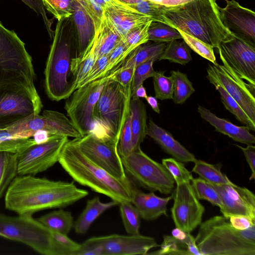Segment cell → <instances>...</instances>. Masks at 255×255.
<instances>
[{
    "mask_svg": "<svg viewBox=\"0 0 255 255\" xmlns=\"http://www.w3.org/2000/svg\"><path fill=\"white\" fill-rule=\"evenodd\" d=\"M88 194L73 182L19 175L6 191L4 204L6 209L18 215H32L43 210L67 207Z\"/></svg>",
    "mask_w": 255,
    "mask_h": 255,
    "instance_id": "obj_1",
    "label": "cell"
},
{
    "mask_svg": "<svg viewBox=\"0 0 255 255\" xmlns=\"http://www.w3.org/2000/svg\"><path fill=\"white\" fill-rule=\"evenodd\" d=\"M58 162L76 182L119 204L131 202L134 184L128 178L118 179L88 158L72 140L64 146Z\"/></svg>",
    "mask_w": 255,
    "mask_h": 255,
    "instance_id": "obj_2",
    "label": "cell"
},
{
    "mask_svg": "<svg viewBox=\"0 0 255 255\" xmlns=\"http://www.w3.org/2000/svg\"><path fill=\"white\" fill-rule=\"evenodd\" d=\"M216 0H193L184 4L166 7L168 24L192 35L213 48L234 36L225 27Z\"/></svg>",
    "mask_w": 255,
    "mask_h": 255,
    "instance_id": "obj_3",
    "label": "cell"
},
{
    "mask_svg": "<svg viewBox=\"0 0 255 255\" xmlns=\"http://www.w3.org/2000/svg\"><path fill=\"white\" fill-rule=\"evenodd\" d=\"M195 241L201 255H255V225L240 230L215 216L200 224Z\"/></svg>",
    "mask_w": 255,
    "mask_h": 255,
    "instance_id": "obj_4",
    "label": "cell"
},
{
    "mask_svg": "<svg viewBox=\"0 0 255 255\" xmlns=\"http://www.w3.org/2000/svg\"><path fill=\"white\" fill-rule=\"evenodd\" d=\"M34 78L32 58L24 43L0 20V86L20 88L35 101L42 102L34 86Z\"/></svg>",
    "mask_w": 255,
    "mask_h": 255,
    "instance_id": "obj_5",
    "label": "cell"
},
{
    "mask_svg": "<svg viewBox=\"0 0 255 255\" xmlns=\"http://www.w3.org/2000/svg\"><path fill=\"white\" fill-rule=\"evenodd\" d=\"M60 23H57L44 70L45 92L55 101L67 99L75 90L71 66L72 59L78 56L71 42L61 34Z\"/></svg>",
    "mask_w": 255,
    "mask_h": 255,
    "instance_id": "obj_6",
    "label": "cell"
},
{
    "mask_svg": "<svg viewBox=\"0 0 255 255\" xmlns=\"http://www.w3.org/2000/svg\"><path fill=\"white\" fill-rule=\"evenodd\" d=\"M131 99V86L124 87L110 78L95 107L94 122L102 128L105 135L117 142L127 119L130 114Z\"/></svg>",
    "mask_w": 255,
    "mask_h": 255,
    "instance_id": "obj_7",
    "label": "cell"
},
{
    "mask_svg": "<svg viewBox=\"0 0 255 255\" xmlns=\"http://www.w3.org/2000/svg\"><path fill=\"white\" fill-rule=\"evenodd\" d=\"M0 236L22 243L42 255H60L54 232L32 215L9 216L0 213Z\"/></svg>",
    "mask_w": 255,
    "mask_h": 255,
    "instance_id": "obj_8",
    "label": "cell"
},
{
    "mask_svg": "<svg viewBox=\"0 0 255 255\" xmlns=\"http://www.w3.org/2000/svg\"><path fill=\"white\" fill-rule=\"evenodd\" d=\"M126 174L139 186L151 191L168 195L174 189L175 181L166 169L146 155L140 147L121 157Z\"/></svg>",
    "mask_w": 255,
    "mask_h": 255,
    "instance_id": "obj_9",
    "label": "cell"
},
{
    "mask_svg": "<svg viewBox=\"0 0 255 255\" xmlns=\"http://www.w3.org/2000/svg\"><path fill=\"white\" fill-rule=\"evenodd\" d=\"M73 141L88 158L112 176L119 179L128 178L118 151V142L92 130Z\"/></svg>",
    "mask_w": 255,
    "mask_h": 255,
    "instance_id": "obj_10",
    "label": "cell"
},
{
    "mask_svg": "<svg viewBox=\"0 0 255 255\" xmlns=\"http://www.w3.org/2000/svg\"><path fill=\"white\" fill-rule=\"evenodd\" d=\"M110 78L107 76L78 88L65 102L64 108L67 116L82 136L91 130L95 107Z\"/></svg>",
    "mask_w": 255,
    "mask_h": 255,
    "instance_id": "obj_11",
    "label": "cell"
},
{
    "mask_svg": "<svg viewBox=\"0 0 255 255\" xmlns=\"http://www.w3.org/2000/svg\"><path fill=\"white\" fill-rule=\"evenodd\" d=\"M219 56L223 65L209 64L207 79L215 87L224 88L255 123V88L241 78L225 59Z\"/></svg>",
    "mask_w": 255,
    "mask_h": 255,
    "instance_id": "obj_12",
    "label": "cell"
},
{
    "mask_svg": "<svg viewBox=\"0 0 255 255\" xmlns=\"http://www.w3.org/2000/svg\"><path fill=\"white\" fill-rule=\"evenodd\" d=\"M5 129L22 138L32 137L38 130L68 137L76 138L82 136L73 123L64 114L48 110H44L42 115H31Z\"/></svg>",
    "mask_w": 255,
    "mask_h": 255,
    "instance_id": "obj_13",
    "label": "cell"
},
{
    "mask_svg": "<svg viewBox=\"0 0 255 255\" xmlns=\"http://www.w3.org/2000/svg\"><path fill=\"white\" fill-rule=\"evenodd\" d=\"M42 102L26 91L13 86H0V129L6 128L33 115L39 114Z\"/></svg>",
    "mask_w": 255,
    "mask_h": 255,
    "instance_id": "obj_14",
    "label": "cell"
},
{
    "mask_svg": "<svg viewBox=\"0 0 255 255\" xmlns=\"http://www.w3.org/2000/svg\"><path fill=\"white\" fill-rule=\"evenodd\" d=\"M68 140L67 136L54 135L45 143L30 146L18 155L17 174L34 175L47 170L58 162Z\"/></svg>",
    "mask_w": 255,
    "mask_h": 255,
    "instance_id": "obj_15",
    "label": "cell"
},
{
    "mask_svg": "<svg viewBox=\"0 0 255 255\" xmlns=\"http://www.w3.org/2000/svg\"><path fill=\"white\" fill-rule=\"evenodd\" d=\"M159 246L153 238L140 234H112L92 237L80 244L79 250L99 247L103 250V255H146L149 250Z\"/></svg>",
    "mask_w": 255,
    "mask_h": 255,
    "instance_id": "obj_16",
    "label": "cell"
},
{
    "mask_svg": "<svg viewBox=\"0 0 255 255\" xmlns=\"http://www.w3.org/2000/svg\"><path fill=\"white\" fill-rule=\"evenodd\" d=\"M171 216L176 228L190 233L202 222L205 208L197 197L191 181L177 184Z\"/></svg>",
    "mask_w": 255,
    "mask_h": 255,
    "instance_id": "obj_17",
    "label": "cell"
},
{
    "mask_svg": "<svg viewBox=\"0 0 255 255\" xmlns=\"http://www.w3.org/2000/svg\"><path fill=\"white\" fill-rule=\"evenodd\" d=\"M217 49L237 75L255 88V46L234 36L221 42Z\"/></svg>",
    "mask_w": 255,
    "mask_h": 255,
    "instance_id": "obj_18",
    "label": "cell"
},
{
    "mask_svg": "<svg viewBox=\"0 0 255 255\" xmlns=\"http://www.w3.org/2000/svg\"><path fill=\"white\" fill-rule=\"evenodd\" d=\"M211 184L221 198L222 206L220 209L225 218L228 219L233 215H243L255 219V196L249 189L233 182Z\"/></svg>",
    "mask_w": 255,
    "mask_h": 255,
    "instance_id": "obj_19",
    "label": "cell"
},
{
    "mask_svg": "<svg viewBox=\"0 0 255 255\" xmlns=\"http://www.w3.org/2000/svg\"><path fill=\"white\" fill-rule=\"evenodd\" d=\"M225 7H219L225 27L235 36L255 46V12L235 0H225Z\"/></svg>",
    "mask_w": 255,
    "mask_h": 255,
    "instance_id": "obj_20",
    "label": "cell"
},
{
    "mask_svg": "<svg viewBox=\"0 0 255 255\" xmlns=\"http://www.w3.org/2000/svg\"><path fill=\"white\" fill-rule=\"evenodd\" d=\"M172 199V195L162 198L155 195L153 191L143 192L138 189L134 184L131 202L137 210L141 218L151 221L162 215L167 216V205Z\"/></svg>",
    "mask_w": 255,
    "mask_h": 255,
    "instance_id": "obj_21",
    "label": "cell"
},
{
    "mask_svg": "<svg viewBox=\"0 0 255 255\" xmlns=\"http://www.w3.org/2000/svg\"><path fill=\"white\" fill-rule=\"evenodd\" d=\"M147 135L152 138L167 153L181 162H194V155L176 140L166 129L157 126L152 120L147 125Z\"/></svg>",
    "mask_w": 255,
    "mask_h": 255,
    "instance_id": "obj_22",
    "label": "cell"
},
{
    "mask_svg": "<svg viewBox=\"0 0 255 255\" xmlns=\"http://www.w3.org/2000/svg\"><path fill=\"white\" fill-rule=\"evenodd\" d=\"M171 236H163V241L159 250L148 254L162 255H201L195 238L190 234L176 228L172 230Z\"/></svg>",
    "mask_w": 255,
    "mask_h": 255,
    "instance_id": "obj_23",
    "label": "cell"
},
{
    "mask_svg": "<svg viewBox=\"0 0 255 255\" xmlns=\"http://www.w3.org/2000/svg\"><path fill=\"white\" fill-rule=\"evenodd\" d=\"M198 112L201 118L208 122L217 131L228 135L236 141L247 144L255 143V137L246 126H238L225 119L219 118L209 110L198 106Z\"/></svg>",
    "mask_w": 255,
    "mask_h": 255,
    "instance_id": "obj_24",
    "label": "cell"
},
{
    "mask_svg": "<svg viewBox=\"0 0 255 255\" xmlns=\"http://www.w3.org/2000/svg\"><path fill=\"white\" fill-rule=\"evenodd\" d=\"M95 32L97 33V40L95 61L102 56L108 55L123 40L112 20L105 10L100 26Z\"/></svg>",
    "mask_w": 255,
    "mask_h": 255,
    "instance_id": "obj_25",
    "label": "cell"
},
{
    "mask_svg": "<svg viewBox=\"0 0 255 255\" xmlns=\"http://www.w3.org/2000/svg\"><path fill=\"white\" fill-rule=\"evenodd\" d=\"M119 204L114 200L102 202L99 196L87 200L84 209L74 223L75 232L78 234L86 233L98 217L107 210Z\"/></svg>",
    "mask_w": 255,
    "mask_h": 255,
    "instance_id": "obj_26",
    "label": "cell"
},
{
    "mask_svg": "<svg viewBox=\"0 0 255 255\" xmlns=\"http://www.w3.org/2000/svg\"><path fill=\"white\" fill-rule=\"evenodd\" d=\"M130 125L133 150L140 147L147 131L145 106L138 98L131 97L130 102Z\"/></svg>",
    "mask_w": 255,
    "mask_h": 255,
    "instance_id": "obj_27",
    "label": "cell"
},
{
    "mask_svg": "<svg viewBox=\"0 0 255 255\" xmlns=\"http://www.w3.org/2000/svg\"><path fill=\"white\" fill-rule=\"evenodd\" d=\"M166 45L165 42L148 41L134 49L117 69L130 67L135 69L139 64L149 60L155 62L159 60Z\"/></svg>",
    "mask_w": 255,
    "mask_h": 255,
    "instance_id": "obj_28",
    "label": "cell"
},
{
    "mask_svg": "<svg viewBox=\"0 0 255 255\" xmlns=\"http://www.w3.org/2000/svg\"><path fill=\"white\" fill-rule=\"evenodd\" d=\"M73 18L78 34V56L86 49L95 34L92 20L83 7L75 0Z\"/></svg>",
    "mask_w": 255,
    "mask_h": 255,
    "instance_id": "obj_29",
    "label": "cell"
},
{
    "mask_svg": "<svg viewBox=\"0 0 255 255\" xmlns=\"http://www.w3.org/2000/svg\"><path fill=\"white\" fill-rule=\"evenodd\" d=\"M105 11L111 18L123 41L125 35L130 30L151 19L141 13L110 9Z\"/></svg>",
    "mask_w": 255,
    "mask_h": 255,
    "instance_id": "obj_30",
    "label": "cell"
},
{
    "mask_svg": "<svg viewBox=\"0 0 255 255\" xmlns=\"http://www.w3.org/2000/svg\"><path fill=\"white\" fill-rule=\"evenodd\" d=\"M96 40L97 33L95 32L83 53L72 60L71 72L75 90L78 84L86 76L95 62Z\"/></svg>",
    "mask_w": 255,
    "mask_h": 255,
    "instance_id": "obj_31",
    "label": "cell"
},
{
    "mask_svg": "<svg viewBox=\"0 0 255 255\" xmlns=\"http://www.w3.org/2000/svg\"><path fill=\"white\" fill-rule=\"evenodd\" d=\"M37 220L49 229L67 235L73 228L74 223L71 212L63 209L45 214Z\"/></svg>",
    "mask_w": 255,
    "mask_h": 255,
    "instance_id": "obj_32",
    "label": "cell"
},
{
    "mask_svg": "<svg viewBox=\"0 0 255 255\" xmlns=\"http://www.w3.org/2000/svg\"><path fill=\"white\" fill-rule=\"evenodd\" d=\"M18 155L0 151V199L17 175Z\"/></svg>",
    "mask_w": 255,
    "mask_h": 255,
    "instance_id": "obj_33",
    "label": "cell"
},
{
    "mask_svg": "<svg viewBox=\"0 0 255 255\" xmlns=\"http://www.w3.org/2000/svg\"><path fill=\"white\" fill-rule=\"evenodd\" d=\"M179 39L166 43L159 61L168 60L170 62L184 65L192 60L191 49L183 40Z\"/></svg>",
    "mask_w": 255,
    "mask_h": 255,
    "instance_id": "obj_34",
    "label": "cell"
},
{
    "mask_svg": "<svg viewBox=\"0 0 255 255\" xmlns=\"http://www.w3.org/2000/svg\"><path fill=\"white\" fill-rule=\"evenodd\" d=\"M192 171L200 177L213 184H230L232 182L222 172L221 165L211 164L201 160H196Z\"/></svg>",
    "mask_w": 255,
    "mask_h": 255,
    "instance_id": "obj_35",
    "label": "cell"
},
{
    "mask_svg": "<svg viewBox=\"0 0 255 255\" xmlns=\"http://www.w3.org/2000/svg\"><path fill=\"white\" fill-rule=\"evenodd\" d=\"M170 76L174 83L172 100L175 104H183L195 92L192 83L185 74L179 70L171 71Z\"/></svg>",
    "mask_w": 255,
    "mask_h": 255,
    "instance_id": "obj_36",
    "label": "cell"
},
{
    "mask_svg": "<svg viewBox=\"0 0 255 255\" xmlns=\"http://www.w3.org/2000/svg\"><path fill=\"white\" fill-rule=\"evenodd\" d=\"M138 12L149 16L153 21L168 24L164 16L166 7L148 0H122Z\"/></svg>",
    "mask_w": 255,
    "mask_h": 255,
    "instance_id": "obj_37",
    "label": "cell"
},
{
    "mask_svg": "<svg viewBox=\"0 0 255 255\" xmlns=\"http://www.w3.org/2000/svg\"><path fill=\"white\" fill-rule=\"evenodd\" d=\"M148 35V40L155 42L167 43L175 39H182L181 34L175 28L157 21H152Z\"/></svg>",
    "mask_w": 255,
    "mask_h": 255,
    "instance_id": "obj_38",
    "label": "cell"
},
{
    "mask_svg": "<svg viewBox=\"0 0 255 255\" xmlns=\"http://www.w3.org/2000/svg\"><path fill=\"white\" fill-rule=\"evenodd\" d=\"M219 92L221 100L225 107L232 113L236 118L245 125L250 130H255V123L253 122L239 104L220 86L215 87Z\"/></svg>",
    "mask_w": 255,
    "mask_h": 255,
    "instance_id": "obj_39",
    "label": "cell"
},
{
    "mask_svg": "<svg viewBox=\"0 0 255 255\" xmlns=\"http://www.w3.org/2000/svg\"><path fill=\"white\" fill-rule=\"evenodd\" d=\"M120 212L125 229L129 235L139 234L140 216L131 202L119 204Z\"/></svg>",
    "mask_w": 255,
    "mask_h": 255,
    "instance_id": "obj_40",
    "label": "cell"
},
{
    "mask_svg": "<svg viewBox=\"0 0 255 255\" xmlns=\"http://www.w3.org/2000/svg\"><path fill=\"white\" fill-rule=\"evenodd\" d=\"M132 51L122 40L108 55L107 65L97 80L109 76L118 69Z\"/></svg>",
    "mask_w": 255,
    "mask_h": 255,
    "instance_id": "obj_41",
    "label": "cell"
},
{
    "mask_svg": "<svg viewBox=\"0 0 255 255\" xmlns=\"http://www.w3.org/2000/svg\"><path fill=\"white\" fill-rule=\"evenodd\" d=\"M191 185L199 200H205L220 208L222 206L221 198L211 184L200 178H192Z\"/></svg>",
    "mask_w": 255,
    "mask_h": 255,
    "instance_id": "obj_42",
    "label": "cell"
},
{
    "mask_svg": "<svg viewBox=\"0 0 255 255\" xmlns=\"http://www.w3.org/2000/svg\"><path fill=\"white\" fill-rule=\"evenodd\" d=\"M155 97L164 100L172 99L173 96V80L171 76L164 75V71H154L152 76Z\"/></svg>",
    "mask_w": 255,
    "mask_h": 255,
    "instance_id": "obj_43",
    "label": "cell"
},
{
    "mask_svg": "<svg viewBox=\"0 0 255 255\" xmlns=\"http://www.w3.org/2000/svg\"><path fill=\"white\" fill-rule=\"evenodd\" d=\"M46 10L58 20L63 21L72 16L74 0H41Z\"/></svg>",
    "mask_w": 255,
    "mask_h": 255,
    "instance_id": "obj_44",
    "label": "cell"
},
{
    "mask_svg": "<svg viewBox=\"0 0 255 255\" xmlns=\"http://www.w3.org/2000/svg\"><path fill=\"white\" fill-rule=\"evenodd\" d=\"M173 27L175 28L179 32L182 36V39L191 49L201 57L210 61L213 64H217L218 63L216 61L213 48L211 45L176 27Z\"/></svg>",
    "mask_w": 255,
    "mask_h": 255,
    "instance_id": "obj_45",
    "label": "cell"
},
{
    "mask_svg": "<svg viewBox=\"0 0 255 255\" xmlns=\"http://www.w3.org/2000/svg\"><path fill=\"white\" fill-rule=\"evenodd\" d=\"M152 20L137 26L127 33L124 42L128 48L133 51L139 45L146 43L148 40V31Z\"/></svg>",
    "mask_w": 255,
    "mask_h": 255,
    "instance_id": "obj_46",
    "label": "cell"
},
{
    "mask_svg": "<svg viewBox=\"0 0 255 255\" xmlns=\"http://www.w3.org/2000/svg\"><path fill=\"white\" fill-rule=\"evenodd\" d=\"M162 164L170 173L176 184L184 181H191L193 178L191 173L184 164L173 157L163 159Z\"/></svg>",
    "mask_w": 255,
    "mask_h": 255,
    "instance_id": "obj_47",
    "label": "cell"
},
{
    "mask_svg": "<svg viewBox=\"0 0 255 255\" xmlns=\"http://www.w3.org/2000/svg\"><path fill=\"white\" fill-rule=\"evenodd\" d=\"M154 61L149 60L137 65L134 69L131 84V97L135 90L148 78L152 77Z\"/></svg>",
    "mask_w": 255,
    "mask_h": 255,
    "instance_id": "obj_48",
    "label": "cell"
},
{
    "mask_svg": "<svg viewBox=\"0 0 255 255\" xmlns=\"http://www.w3.org/2000/svg\"><path fill=\"white\" fill-rule=\"evenodd\" d=\"M35 144L32 137L10 139L0 142V151L18 155Z\"/></svg>",
    "mask_w": 255,
    "mask_h": 255,
    "instance_id": "obj_49",
    "label": "cell"
},
{
    "mask_svg": "<svg viewBox=\"0 0 255 255\" xmlns=\"http://www.w3.org/2000/svg\"><path fill=\"white\" fill-rule=\"evenodd\" d=\"M118 149L121 157L128 155L133 151L130 114L127 118L121 131L118 144Z\"/></svg>",
    "mask_w": 255,
    "mask_h": 255,
    "instance_id": "obj_50",
    "label": "cell"
},
{
    "mask_svg": "<svg viewBox=\"0 0 255 255\" xmlns=\"http://www.w3.org/2000/svg\"><path fill=\"white\" fill-rule=\"evenodd\" d=\"M85 9L93 21L95 32L100 26L104 9L96 0H74Z\"/></svg>",
    "mask_w": 255,
    "mask_h": 255,
    "instance_id": "obj_51",
    "label": "cell"
},
{
    "mask_svg": "<svg viewBox=\"0 0 255 255\" xmlns=\"http://www.w3.org/2000/svg\"><path fill=\"white\" fill-rule=\"evenodd\" d=\"M108 58V55H104L97 59L86 76L78 84L77 89L97 80L104 70L107 63Z\"/></svg>",
    "mask_w": 255,
    "mask_h": 255,
    "instance_id": "obj_52",
    "label": "cell"
},
{
    "mask_svg": "<svg viewBox=\"0 0 255 255\" xmlns=\"http://www.w3.org/2000/svg\"><path fill=\"white\" fill-rule=\"evenodd\" d=\"M26 5L33 9L38 15H40L49 36L53 38L54 33L51 28L52 22L47 16L45 9L43 5L41 0H21Z\"/></svg>",
    "mask_w": 255,
    "mask_h": 255,
    "instance_id": "obj_53",
    "label": "cell"
},
{
    "mask_svg": "<svg viewBox=\"0 0 255 255\" xmlns=\"http://www.w3.org/2000/svg\"><path fill=\"white\" fill-rule=\"evenodd\" d=\"M134 70V68L131 67L117 69L108 76L127 88L131 86Z\"/></svg>",
    "mask_w": 255,
    "mask_h": 255,
    "instance_id": "obj_54",
    "label": "cell"
},
{
    "mask_svg": "<svg viewBox=\"0 0 255 255\" xmlns=\"http://www.w3.org/2000/svg\"><path fill=\"white\" fill-rule=\"evenodd\" d=\"M231 225L236 229L244 230L255 225V219L243 215H233L228 219Z\"/></svg>",
    "mask_w": 255,
    "mask_h": 255,
    "instance_id": "obj_55",
    "label": "cell"
},
{
    "mask_svg": "<svg viewBox=\"0 0 255 255\" xmlns=\"http://www.w3.org/2000/svg\"><path fill=\"white\" fill-rule=\"evenodd\" d=\"M243 151L247 162L252 171L250 180H252L255 178V146L252 144H248L246 147L236 145Z\"/></svg>",
    "mask_w": 255,
    "mask_h": 255,
    "instance_id": "obj_56",
    "label": "cell"
},
{
    "mask_svg": "<svg viewBox=\"0 0 255 255\" xmlns=\"http://www.w3.org/2000/svg\"><path fill=\"white\" fill-rule=\"evenodd\" d=\"M49 132L44 130H38L35 131L32 137L36 144H41L48 141L53 136Z\"/></svg>",
    "mask_w": 255,
    "mask_h": 255,
    "instance_id": "obj_57",
    "label": "cell"
},
{
    "mask_svg": "<svg viewBox=\"0 0 255 255\" xmlns=\"http://www.w3.org/2000/svg\"><path fill=\"white\" fill-rule=\"evenodd\" d=\"M166 7L181 5L193 0H148Z\"/></svg>",
    "mask_w": 255,
    "mask_h": 255,
    "instance_id": "obj_58",
    "label": "cell"
},
{
    "mask_svg": "<svg viewBox=\"0 0 255 255\" xmlns=\"http://www.w3.org/2000/svg\"><path fill=\"white\" fill-rule=\"evenodd\" d=\"M145 99L148 105L152 108V109L155 112L159 114L160 113V111L157 99L155 97L152 96H147Z\"/></svg>",
    "mask_w": 255,
    "mask_h": 255,
    "instance_id": "obj_59",
    "label": "cell"
},
{
    "mask_svg": "<svg viewBox=\"0 0 255 255\" xmlns=\"http://www.w3.org/2000/svg\"><path fill=\"white\" fill-rule=\"evenodd\" d=\"M147 96L146 91L145 88L142 85H140L135 90L134 94L132 95V97H135L138 98H146Z\"/></svg>",
    "mask_w": 255,
    "mask_h": 255,
    "instance_id": "obj_60",
    "label": "cell"
}]
</instances>
